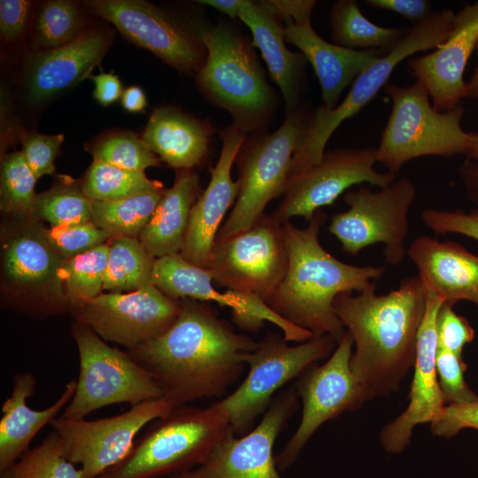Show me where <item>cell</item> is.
I'll return each instance as SVG.
<instances>
[{"mask_svg": "<svg viewBox=\"0 0 478 478\" xmlns=\"http://www.w3.org/2000/svg\"><path fill=\"white\" fill-rule=\"evenodd\" d=\"M477 42L478 3L455 14L450 35L433 52L408 60L410 73L427 88L436 110H451L466 96L464 70Z\"/></svg>", "mask_w": 478, "mask_h": 478, "instance_id": "cell-24", "label": "cell"}, {"mask_svg": "<svg viewBox=\"0 0 478 478\" xmlns=\"http://www.w3.org/2000/svg\"><path fill=\"white\" fill-rule=\"evenodd\" d=\"M415 197L416 188L408 178L395 180L378 191L366 187L350 190L343 197L348 210L331 217L328 231L351 255L383 243L386 262L397 266L406 255L408 213Z\"/></svg>", "mask_w": 478, "mask_h": 478, "instance_id": "cell-13", "label": "cell"}, {"mask_svg": "<svg viewBox=\"0 0 478 478\" xmlns=\"http://www.w3.org/2000/svg\"><path fill=\"white\" fill-rule=\"evenodd\" d=\"M307 121L303 111L297 109L286 115L274 133L259 132L246 138L235 159L239 193L216 239L250 228L265 214L273 199L284 195L292 158L305 135Z\"/></svg>", "mask_w": 478, "mask_h": 478, "instance_id": "cell-8", "label": "cell"}, {"mask_svg": "<svg viewBox=\"0 0 478 478\" xmlns=\"http://www.w3.org/2000/svg\"><path fill=\"white\" fill-rule=\"evenodd\" d=\"M284 25L287 42L297 47L309 61L319 79L322 105L332 110L343 91L358 75L388 50H355L330 43L311 25L313 0H270Z\"/></svg>", "mask_w": 478, "mask_h": 478, "instance_id": "cell-20", "label": "cell"}, {"mask_svg": "<svg viewBox=\"0 0 478 478\" xmlns=\"http://www.w3.org/2000/svg\"><path fill=\"white\" fill-rule=\"evenodd\" d=\"M229 428L227 414L212 405L174 407L97 478H166L189 471L204 461Z\"/></svg>", "mask_w": 478, "mask_h": 478, "instance_id": "cell-5", "label": "cell"}, {"mask_svg": "<svg viewBox=\"0 0 478 478\" xmlns=\"http://www.w3.org/2000/svg\"><path fill=\"white\" fill-rule=\"evenodd\" d=\"M425 290V311L416 343L413 377L406 409L384 426L380 434L382 447L389 453L403 452L411 443L413 428L433 422L446 405L436 368L438 349L436 318L444 303L436 294Z\"/></svg>", "mask_w": 478, "mask_h": 478, "instance_id": "cell-22", "label": "cell"}, {"mask_svg": "<svg viewBox=\"0 0 478 478\" xmlns=\"http://www.w3.org/2000/svg\"><path fill=\"white\" fill-rule=\"evenodd\" d=\"M174 407L161 397L95 420L59 416L50 426L60 437L64 456L81 465L82 478H97L127 455L135 436L146 424L169 414Z\"/></svg>", "mask_w": 478, "mask_h": 478, "instance_id": "cell-14", "label": "cell"}, {"mask_svg": "<svg viewBox=\"0 0 478 478\" xmlns=\"http://www.w3.org/2000/svg\"><path fill=\"white\" fill-rule=\"evenodd\" d=\"M453 305L444 302L438 311L436 318L438 347L462 356L464 346L474 338V330L466 318L455 312Z\"/></svg>", "mask_w": 478, "mask_h": 478, "instance_id": "cell-44", "label": "cell"}, {"mask_svg": "<svg viewBox=\"0 0 478 478\" xmlns=\"http://www.w3.org/2000/svg\"><path fill=\"white\" fill-rule=\"evenodd\" d=\"M330 25L335 44L355 50H389L405 30L383 27L371 22L354 0L335 3L330 13Z\"/></svg>", "mask_w": 478, "mask_h": 478, "instance_id": "cell-32", "label": "cell"}, {"mask_svg": "<svg viewBox=\"0 0 478 478\" xmlns=\"http://www.w3.org/2000/svg\"><path fill=\"white\" fill-rule=\"evenodd\" d=\"M42 229L51 248L66 260L105 243L110 238L91 221Z\"/></svg>", "mask_w": 478, "mask_h": 478, "instance_id": "cell-41", "label": "cell"}, {"mask_svg": "<svg viewBox=\"0 0 478 478\" xmlns=\"http://www.w3.org/2000/svg\"><path fill=\"white\" fill-rule=\"evenodd\" d=\"M212 132L208 121L165 106L153 112L142 139L169 166L189 170L206 158Z\"/></svg>", "mask_w": 478, "mask_h": 478, "instance_id": "cell-29", "label": "cell"}, {"mask_svg": "<svg viewBox=\"0 0 478 478\" xmlns=\"http://www.w3.org/2000/svg\"><path fill=\"white\" fill-rule=\"evenodd\" d=\"M199 196L197 173L178 170L173 185L166 190L138 238L154 258L181 253L190 212Z\"/></svg>", "mask_w": 478, "mask_h": 478, "instance_id": "cell-30", "label": "cell"}, {"mask_svg": "<svg viewBox=\"0 0 478 478\" xmlns=\"http://www.w3.org/2000/svg\"><path fill=\"white\" fill-rule=\"evenodd\" d=\"M42 227L26 217L4 235L2 246L9 305L39 318L72 312L62 278L66 259L51 248Z\"/></svg>", "mask_w": 478, "mask_h": 478, "instance_id": "cell-12", "label": "cell"}, {"mask_svg": "<svg viewBox=\"0 0 478 478\" xmlns=\"http://www.w3.org/2000/svg\"><path fill=\"white\" fill-rule=\"evenodd\" d=\"M198 3L209 5L231 19L238 18L243 0H202Z\"/></svg>", "mask_w": 478, "mask_h": 478, "instance_id": "cell-52", "label": "cell"}, {"mask_svg": "<svg viewBox=\"0 0 478 478\" xmlns=\"http://www.w3.org/2000/svg\"><path fill=\"white\" fill-rule=\"evenodd\" d=\"M375 289L373 282L357 295L342 293L334 301L355 345L351 367L366 401L397 390L413 366L426 304L418 276L402 280L385 295Z\"/></svg>", "mask_w": 478, "mask_h": 478, "instance_id": "cell-2", "label": "cell"}, {"mask_svg": "<svg viewBox=\"0 0 478 478\" xmlns=\"http://www.w3.org/2000/svg\"><path fill=\"white\" fill-rule=\"evenodd\" d=\"M221 150L211 180L194 204L181 256L189 263L205 268L222 220L239 193V181L231 171L237 154L246 140V133L235 123L221 133Z\"/></svg>", "mask_w": 478, "mask_h": 478, "instance_id": "cell-23", "label": "cell"}, {"mask_svg": "<svg viewBox=\"0 0 478 478\" xmlns=\"http://www.w3.org/2000/svg\"><path fill=\"white\" fill-rule=\"evenodd\" d=\"M238 18L250 28L253 46L259 49L272 79L281 91L286 115L293 112L298 109L305 57L286 46L283 22L268 1L243 0Z\"/></svg>", "mask_w": 478, "mask_h": 478, "instance_id": "cell-27", "label": "cell"}, {"mask_svg": "<svg viewBox=\"0 0 478 478\" xmlns=\"http://www.w3.org/2000/svg\"><path fill=\"white\" fill-rule=\"evenodd\" d=\"M366 4L374 8L396 12L413 24L427 19L434 13L430 2L426 0H368Z\"/></svg>", "mask_w": 478, "mask_h": 478, "instance_id": "cell-48", "label": "cell"}, {"mask_svg": "<svg viewBox=\"0 0 478 478\" xmlns=\"http://www.w3.org/2000/svg\"><path fill=\"white\" fill-rule=\"evenodd\" d=\"M421 219L423 223L437 235L455 233L478 242V211L466 213L460 210L428 208L422 212Z\"/></svg>", "mask_w": 478, "mask_h": 478, "instance_id": "cell-45", "label": "cell"}, {"mask_svg": "<svg viewBox=\"0 0 478 478\" xmlns=\"http://www.w3.org/2000/svg\"><path fill=\"white\" fill-rule=\"evenodd\" d=\"M181 305L179 316L166 332L127 350L175 407L222 396L243 372L245 356L258 345L203 303L184 298Z\"/></svg>", "mask_w": 478, "mask_h": 478, "instance_id": "cell-1", "label": "cell"}, {"mask_svg": "<svg viewBox=\"0 0 478 478\" xmlns=\"http://www.w3.org/2000/svg\"><path fill=\"white\" fill-rule=\"evenodd\" d=\"M30 2L25 0L0 1V30L6 39L19 37L27 26Z\"/></svg>", "mask_w": 478, "mask_h": 478, "instance_id": "cell-47", "label": "cell"}, {"mask_svg": "<svg viewBox=\"0 0 478 478\" xmlns=\"http://www.w3.org/2000/svg\"><path fill=\"white\" fill-rule=\"evenodd\" d=\"M392 109L375 149L376 161L397 173L410 160L422 156L451 157L466 153L474 134L465 132L460 121L463 109L436 110L424 84L384 86Z\"/></svg>", "mask_w": 478, "mask_h": 478, "instance_id": "cell-7", "label": "cell"}, {"mask_svg": "<svg viewBox=\"0 0 478 478\" xmlns=\"http://www.w3.org/2000/svg\"><path fill=\"white\" fill-rule=\"evenodd\" d=\"M181 310V300L150 285L127 293H101L73 313L105 342L131 350L166 332Z\"/></svg>", "mask_w": 478, "mask_h": 478, "instance_id": "cell-18", "label": "cell"}, {"mask_svg": "<svg viewBox=\"0 0 478 478\" xmlns=\"http://www.w3.org/2000/svg\"><path fill=\"white\" fill-rule=\"evenodd\" d=\"M424 289L454 305L466 300L478 305V255L461 244L416 237L406 251Z\"/></svg>", "mask_w": 478, "mask_h": 478, "instance_id": "cell-25", "label": "cell"}, {"mask_svg": "<svg viewBox=\"0 0 478 478\" xmlns=\"http://www.w3.org/2000/svg\"><path fill=\"white\" fill-rule=\"evenodd\" d=\"M436 368L445 405L466 403L478 398L464 379L466 365L462 356L438 347Z\"/></svg>", "mask_w": 478, "mask_h": 478, "instance_id": "cell-42", "label": "cell"}, {"mask_svg": "<svg viewBox=\"0 0 478 478\" xmlns=\"http://www.w3.org/2000/svg\"><path fill=\"white\" fill-rule=\"evenodd\" d=\"M109 244H101L66 260L62 269L65 292L73 312L101 294L107 267Z\"/></svg>", "mask_w": 478, "mask_h": 478, "instance_id": "cell-36", "label": "cell"}, {"mask_svg": "<svg viewBox=\"0 0 478 478\" xmlns=\"http://www.w3.org/2000/svg\"><path fill=\"white\" fill-rule=\"evenodd\" d=\"M93 200L81 185L66 175L58 176L48 190L36 196L32 218L51 227L90 222Z\"/></svg>", "mask_w": 478, "mask_h": 478, "instance_id": "cell-34", "label": "cell"}, {"mask_svg": "<svg viewBox=\"0 0 478 478\" xmlns=\"http://www.w3.org/2000/svg\"><path fill=\"white\" fill-rule=\"evenodd\" d=\"M108 45L104 33L88 29L66 45L33 53L27 70L30 98L45 100L88 76Z\"/></svg>", "mask_w": 478, "mask_h": 478, "instance_id": "cell-26", "label": "cell"}, {"mask_svg": "<svg viewBox=\"0 0 478 478\" xmlns=\"http://www.w3.org/2000/svg\"><path fill=\"white\" fill-rule=\"evenodd\" d=\"M80 372L74 395L60 415L81 419L106 405L127 403L132 406L163 397L152 375L128 353L110 346L89 326L73 324Z\"/></svg>", "mask_w": 478, "mask_h": 478, "instance_id": "cell-9", "label": "cell"}, {"mask_svg": "<svg viewBox=\"0 0 478 478\" xmlns=\"http://www.w3.org/2000/svg\"><path fill=\"white\" fill-rule=\"evenodd\" d=\"M464 428L478 430V398L466 403L446 405L430 423L436 436L450 438Z\"/></svg>", "mask_w": 478, "mask_h": 478, "instance_id": "cell-46", "label": "cell"}, {"mask_svg": "<svg viewBox=\"0 0 478 478\" xmlns=\"http://www.w3.org/2000/svg\"><path fill=\"white\" fill-rule=\"evenodd\" d=\"M121 104L125 110L130 112H139L147 105V99L140 87L131 86L123 91Z\"/></svg>", "mask_w": 478, "mask_h": 478, "instance_id": "cell-50", "label": "cell"}, {"mask_svg": "<svg viewBox=\"0 0 478 478\" xmlns=\"http://www.w3.org/2000/svg\"><path fill=\"white\" fill-rule=\"evenodd\" d=\"M155 259L137 238L112 239L103 289L123 293L152 285Z\"/></svg>", "mask_w": 478, "mask_h": 478, "instance_id": "cell-33", "label": "cell"}, {"mask_svg": "<svg viewBox=\"0 0 478 478\" xmlns=\"http://www.w3.org/2000/svg\"><path fill=\"white\" fill-rule=\"evenodd\" d=\"M206 58L197 81L207 99L227 111L244 133L263 131L276 104L252 42L235 27L220 23L199 32Z\"/></svg>", "mask_w": 478, "mask_h": 478, "instance_id": "cell-4", "label": "cell"}, {"mask_svg": "<svg viewBox=\"0 0 478 478\" xmlns=\"http://www.w3.org/2000/svg\"><path fill=\"white\" fill-rule=\"evenodd\" d=\"M95 84L94 97L102 105H109L122 96V86L118 76L111 73H101L89 76Z\"/></svg>", "mask_w": 478, "mask_h": 478, "instance_id": "cell-49", "label": "cell"}, {"mask_svg": "<svg viewBox=\"0 0 478 478\" xmlns=\"http://www.w3.org/2000/svg\"><path fill=\"white\" fill-rule=\"evenodd\" d=\"M374 148H345L325 152L321 159L289 181L272 216L281 224L293 217L309 221L320 207L332 204L351 187L366 182L385 188L396 179L389 171L374 169Z\"/></svg>", "mask_w": 478, "mask_h": 478, "instance_id": "cell-16", "label": "cell"}, {"mask_svg": "<svg viewBox=\"0 0 478 478\" xmlns=\"http://www.w3.org/2000/svg\"><path fill=\"white\" fill-rule=\"evenodd\" d=\"M36 379L28 372L18 373L12 392L2 405L0 420V473L16 462L29 449L35 435L57 418L73 398L77 379L68 382L59 397L49 407L35 410L27 399L35 389Z\"/></svg>", "mask_w": 478, "mask_h": 478, "instance_id": "cell-28", "label": "cell"}, {"mask_svg": "<svg viewBox=\"0 0 478 478\" xmlns=\"http://www.w3.org/2000/svg\"><path fill=\"white\" fill-rule=\"evenodd\" d=\"M85 4L132 42L181 73H197L205 61L207 52L199 32H191L154 4L141 0H90Z\"/></svg>", "mask_w": 478, "mask_h": 478, "instance_id": "cell-17", "label": "cell"}, {"mask_svg": "<svg viewBox=\"0 0 478 478\" xmlns=\"http://www.w3.org/2000/svg\"><path fill=\"white\" fill-rule=\"evenodd\" d=\"M84 31L83 18L75 4L47 1L36 17L33 46L39 51L58 48L74 41Z\"/></svg>", "mask_w": 478, "mask_h": 478, "instance_id": "cell-38", "label": "cell"}, {"mask_svg": "<svg viewBox=\"0 0 478 478\" xmlns=\"http://www.w3.org/2000/svg\"><path fill=\"white\" fill-rule=\"evenodd\" d=\"M164 188L112 201H93L90 221L110 238H138L165 194Z\"/></svg>", "mask_w": 478, "mask_h": 478, "instance_id": "cell-31", "label": "cell"}, {"mask_svg": "<svg viewBox=\"0 0 478 478\" xmlns=\"http://www.w3.org/2000/svg\"><path fill=\"white\" fill-rule=\"evenodd\" d=\"M288 258L282 224L264 214L250 228L216 239L204 269L219 285L266 303L285 276Z\"/></svg>", "mask_w": 478, "mask_h": 478, "instance_id": "cell-11", "label": "cell"}, {"mask_svg": "<svg viewBox=\"0 0 478 478\" xmlns=\"http://www.w3.org/2000/svg\"><path fill=\"white\" fill-rule=\"evenodd\" d=\"M94 161L120 168L144 172L160 165L159 158L143 139L132 133H118L98 141L91 149Z\"/></svg>", "mask_w": 478, "mask_h": 478, "instance_id": "cell-40", "label": "cell"}, {"mask_svg": "<svg viewBox=\"0 0 478 478\" xmlns=\"http://www.w3.org/2000/svg\"><path fill=\"white\" fill-rule=\"evenodd\" d=\"M327 214L318 210L305 227L282 223L288 250L285 276L266 305L289 322L338 341L346 330L334 310L342 293L361 292L384 274V267L350 265L338 260L320 243Z\"/></svg>", "mask_w": 478, "mask_h": 478, "instance_id": "cell-3", "label": "cell"}, {"mask_svg": "<svg viewBox=\"0 0 478 478\" xmlns=\"http://www.w3.org/2000/svg\"><path fill=\"white\" fill-rule=\"evenodd\" d=\"M454 18L452 11L444 9L413 24L405 30L390 50L358 75L340 104L332 110L322 104L319 106L308 119L305 135L294 153L289 180L321 159L334 131L374 98L401 61L414 53L436 49L443 43L452 30Z\"/></svg>", "mask_w": 478, "mask_h": 478, "instance_id": "cell-6", "label": "cell"}, {"mask_svg": "<svg viewBox=\"0 0 478 478\" xmlns=\"http://www.w3.org/2000/svg\"><path fill=\"white\" fill-rule=\"evenodd\" d=\"M297 397L295 389L283 391L249 433L237 436L230 427L199 466L166 478H281L274 444L297 409Z\"/></svg>", "mask_w": 478, "mask_h": 478, "instance_id": "cell-19", "label": "cell"}, {"mask_svg": "<svg viewBox=\"0 0 478 478\" xmlns=\"http://www.w3.org/2000/svg\"><path fill=\"white\" fill-rule=\"evenodd\" d=\"M335 344L337 341L326 335L290 346L283 336L270 334L245 356L249 372L244 381L229 396L212 405L227 414L235 436H244L268 409L275 391L316 361L328 358Z\"/></svg>", "mask_w": 478, "mask_h": 478, "instance_id": "cell-10", "label": "cell"}, {"mask_svg": "<svg viewBox=\"0 0 478 478\" xmlns=\"http://www.w3.org/2000/svg\"><path fill=\"white\" fill-rule=\"evenodd\" d=\"M63 140V135H42L33 132L22 135L21 151L36 179L55 172L54 161Z\"/></svg>", "mask_w": 478, "mask_h": 478, "instance_id": "cell-43", "label": "cell"}, {"mask_svg": "<svg viewBox=\"0 0 478 478\" xmlns=\"http://www.w3.org/2000/svg\"><path fill=\"white\" fill-rule=\"evenodd\" d=\"M36 180L22 151L5 155L1 165L2 212L18 217H32L37 196L35 193Z\"/></svg>", "mask_w": 478, "mask_h": 478, "instance_id": "cell-39", "label": "cell"}, {"mask_svg": "<svg viewBox=\"0 0 478 478\" xmlns=\"http://www.w3.org/2000/svg\"><path fill=\"white\" fill-rule=\"evenodd\" d=\"M352 346V337L346 331L326 363L312 365L301 374L295 389L302 399V417L296 432L275 456L279 469L285 470L297 460L322 424L366 402L351 367Z\"/></svg>", "mask_w": 478, "mask_h": 478, "instance_id": "cell-15", "label": "cell"}, {"mask_svg": "<svg viewBox=\"0 0 478 478\" xmlns=\"http://www.w3.org/2000/svg\"><path fill=\"white\" fill-rule=\"evenodd\" d=\"M469 197L478 204V164L466 161L460 169Z\"/></svg>", "mask_w": 478, "mask_h": 478, "instance_id": "cell-51", "label": "cell"}, {"mask_svg": "<svg viewBox=\"0 0 478 478\" xmlns=\"http://www.w3.org/2000/svg\"><path fill=\"white\" fill-rule=\"evenodd\" d=\"M470 158L478 161V134H474V139L466 153Z\"/></svg>", "mask_w": 478, "mask_h": 478, "instance_id": "cell-54", "label": "cell"}, {"mask_svg": "<svg viewBox=\"0 0 478 478\" xmlns=\"http://www.w3.org/2000/svg\"><path fill=\"white\" fill-rule=\"evenodd\" d=\"M478 52V42L476 45ZM467 97L478 98V66L475 69L469 83L466 84V94Z\"/></svg>", "mask_w": 478, "mask_h": 478, "instance_id": "cell-53", "label": "cell"}, {"mask_svg": "<svg viewBox=\"0 0 478 478\" xmlns=\"http://www.w3.org/2000/svg\"><path fill=\"white\" fill-rule=\"evenodd\" d=\"M212 282L204 268L189 263L181 254L164 256L155 260L152 284L169 297L214 301L229 307L235 323L246 331L256 332L265 321H269L281 330L287 342L303 343L314 336L310 331L277 314L261 298L229 289L220 292Z\"/></svg>", "mask_w": 478, "mask_h": 478, "instance_id": "cell-21", "label": "cell"}, {"mask_svg": "<svg viewBox=\"0 0 478 478\" xmlns=\"http://www.w3.org/2000/svg\"><path fill=\"white\" fill-rule=\"evenodd\" d=\"M86 196L93 201H112L164 188L144 172L130 171L106 163L93 161L81 183Z\"/></svg>", "mask_w": 478, "mask_h": 478, "instance_id": "cell-35", "label": "cell"}, {"mask_svg": "<svg viewBox=\"0 0 478 478\" xmlns=\"http://www.w3.org/2000/svg\"><path fill=\"white\" fill-rule=\"evenodd\" d=\"M74 465L64 456L60 437L53 430L1 472L0 478H82L81 468Z\"/></svg>", "mask_w": 478, "mask_h": 478, "instance_id": "cell-37", "label": "cell"}]
</instances>
